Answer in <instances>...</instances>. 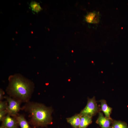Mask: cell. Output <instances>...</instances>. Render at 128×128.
<instances>
[{
	"instance_id": "cell-1",
	"label": "cell",
	"mask_w": 128,
	"mask_h": 128,
	"mask_svg": "<svg viewBox=\"0 0 128 128\" xmlns=\"http://www.w3.org/2000/svg\"><path fill=\"white\" fill-rule=\"evenodd\" d=\"M6 91L10 97L21 102H28L34 88L33 83L19 74L10 76Z\"/></svg>"
},
{
	"instance_id": "cell-2",
	"label": "cell",
	"mask_w": 128,
	"mask_h": 128,
	"mask_svg": "<svg viewBox=\"0 0 128 128\" xmlns=\"http://www.w3.org/2000/svg\"><path fill=\"white\" fill-rule=\"evenodd\" d=\"M27 102L24 108L30 114V122L32 125L43 127L51 124L52 120V108L38 103Z\"/></svg>"
},
{
	"instance_id": "cell-3",
	"label": "cell",
	"mask_w": 128,
	"mask_h": 128,
	"mask_svg": "<svg viewBox=\"0 0 128 128\" xmlns=\"http://www.w3.org/2000/svg\"><path fill=\"white\" fill-rule=\"evenodd\" d=\"M99 109L94 97L88 98L87 104L79 114L81 116L87 115L92 117L99 111Z\"/></svg>"
},
{
	"instance_id": "cell-4",
	"label": "cell",
	"mask_w": 128,
	"mask_h": 128,
	"mask_svg": "<svg viewBox=\"0 0 128 128\" xmlns=\"http://www.w3.org/2000/svg\"><path fill=\"white\" fill-rule=\"evenodd\" d=\"M4 97L6 99L8 104L6 110L7 114L15 117L17 115L20 109V104L21 102L10 96H6Z\"/></svg>"
},
{
	"instance_id": "cell-5",
	"label": "cell",
	"mask_w": 128,
	"mask_h": 128,
	"mask_svg": "<svg viewBox=\"0 0 128 128\" xmlns=\"http://www.w3.org/2000/svg\"><path fill=\"white\" fill-rule=\"evenodd\" d=\"M113 121L111 118H106L104 116L102 113L99 112L98 116L96 122L101 128H110V125Z\"/></svg>"
},
{
	"instance_id": "cell-6",
	"label": "cell",
	"mask_w": 128,
	"mask_h": 128,
	"mask_svg": "<svg viewBox=\"0 0 128 128\" xmlns=\"http://www.w3.org/2000/svg\"><path fill=\"white\" fill-rule=\"evenodd\" d=\"M7 114L2 121V126L6 128H18V124L15 117Z\"/></svg>"
},
{
	"instance_id": "cell-7",
	"label": "cell",
	"mask_w": 128,
	"mask_h": 128,
	"mask_svg": "<svg viewBox=\"0 0 128 128\" xmlns=\"http://www.w3.org/2000/svg\"><path fill=\"white\" fill-rule=\"evenodd\" d=\"M99 102L101 103V110L104 113L105 116L108 118H111L110 115L112 110V108L108 106L105 100H101Z\"/></svg>"
},
{
	"instance_id": "cell-8",
	"label": "cell",
	"mask_w": 128,
	"mask_h": 128,
	"mask_svg": "<svg viewBox=\"0 0 128 128\" xmlns=\"http://www.w3.org/2000/svg\"><path fill=\"white\" fill-rule=\"evenodd\" d=\"M81 116L77 114L71 117L67 118V121L70 123L73 128H79Z\"/></svg>"
},
{
	"instance_id": "cell-9",
	"label": "cell",
	"mask_w": 128,
	"mask_h": 128,
	"mask_svg": "<svg viewBox=\"0 0 128 128\" xmlns=\"http://www.w3.org/2000/svg\"><path fill=\"white\" fill-rule=\"evenodd\" d=\"M99 14L98 13L95 12L89 13L86 16L85 20L89 23H97L99 20Z\"/></svg>"
},
{
	"instance_id": "cell-10",
	"label": "cell",
	"mask_w": 128,
	"mask_h": 128,
	"mask_svg": "<svg viewBox=\"0 0 128 128\" xmlns=\"http://www.w3.org/2000/svg\"><path fill=\"white\" fill-rule=\"evenodd\" d=\"M92 122V117L87 115L82 116L79 128H86Z\"/></svg>"
},
{
	"instance_id": "cell-11",
	"label": "cell",
	"mask_w": 128,
	"mask_h": 128,
	"mask_svg": "<svg viewBox=\"0 0 128 128\" xmlns=\"http://www.w3.org/2000/svg\"><path fill=\"white\" fill-rule=\"evenodd\" d=\"M17 120L20 128H31L24 116L22 115H17L14 117Z\"/></svg>"
},
{
	"instance_id": "cell-12",
	"label": "cell",
	"mask_w": 128,
	"mask_h": 128,
	"mask_svg": "<svg viewBox=\"0 0 128 128\" xmlns=\"http://www.w3.org/2000/svg\"><path fill=\"white\" fill-rule=\"evenodd\" d=\"M29 6L32 11L37 13L42 9L39 3L35 1H31L29 4Z\"/></svg>"
},
{
	"instance_id": "cell-13",
	"label": "cell",
	"mask_w": 128,
	"mask_h": 128,
	"mask_svg": "<svg viewBox=\"0 0 128 128\" xmlns=\"http://www.w3.org/2000/svg\"><path fill=\"white\" fill-rule=\"evenodd\" d=\"M110 128H128L127 124L125 123L119 121H113Z\"/></svg>"
},
{
	"instance_id": "cell-14",
	"label": "cell",
	"mask_w": 128,
	"mask_h": 128,
	"mask_svg": "<svg viewBox=\"0 0 128 128\" xmlns=\"http://www.w3.org/2000/svg\"><path fill=\"white\" fill-rule=\"evenodd\" d=\"M7 102V101H2L0 102V111L6 110L8 106Z\"/></svg>"
},
{
	"instance_id": "cell-15",
	"label": "cell",
	"mask_w": 128,
	"mask_h": 128,
	"mask_svg": "<svg viewBox=\"0 0 128 128\" xmlns=\"http://www.w3.org/2000/svg\"><path fill=\"white\" fill-rule=\"evenodd\" d=\"M7 114L6 110H4L0 111V121H2L4 118Z\"/></svg>"
},
{
	"instance_id": "cell-16",
	"label": "cell",
	"mask_w": 128,
	"mask_h": 128,
	"mask_svg": "<svg viewBox=\"0 0 128 128\" xmlns=\"http://www.w3.org/2000/svg\"><path fill=\"white\" fill-rule=\"evenodd\" d=\"M4 92L1 89L0 90V100L1 101L5 97L4 96Z\"/></svg>"
},
{
	"instance_id": "cell-17",
	"label": "cell",
	"mask_w": 128,
	"mask_h": 128,
	"mask_svg": "<svg viewBox=\"0 0 128 128\" xmlns=\"http://www.w3.org/2000/svg\"><path fill=\"white\" fill-rule=\"evenodd\" d=\"M0 128H6L4 127L1 126L0 127Z\"/></svg>"
}]
</instances>
